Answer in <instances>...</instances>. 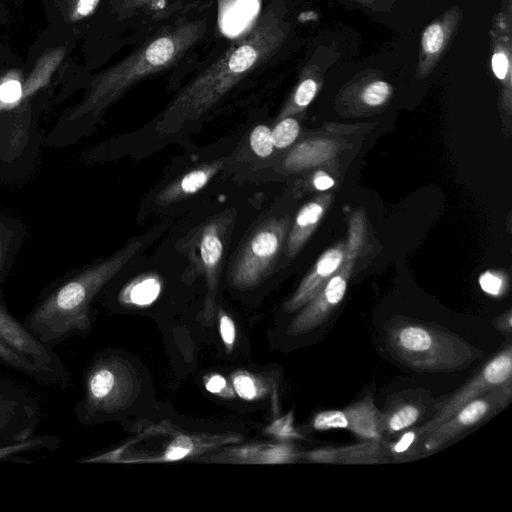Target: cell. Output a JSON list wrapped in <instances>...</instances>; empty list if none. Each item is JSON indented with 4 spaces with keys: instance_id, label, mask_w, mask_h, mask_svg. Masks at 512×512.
I'll list each match as a JSON object with an SVG mask.
<instances>
[{
    "instance_id": "32",
    "label": "cell",
    "mask_w": 512,
    "mask_h": 512,
    "mask_svg": "<svg viewBox=\"0 0 512 512\" xmlns=\"http://www.w3.org/2000/svg\"><path fill=\"white\" fill-rule=\"evenodd\" d=\"M391 95V86L385 81H374L362 92V100L369 106H379Z\"/></svg>"
},
{
    "instance_id": "40",
    "label": "cell",
    "mask_w": 512,
    "mask_h": 512,
    "mask_svg": "<svg viewBox=\"0 0 512 512\" xmlns=\"http://www.w3.org/2000/svg\"><path fill=\"white\" fill-rule=\"evenodd\" d=\"M10 238L11 234L9 233L8 229L0 224V273L4 265L3 263Z\"/></svg>"
},
{
    "instance_id": "10",
    "label": "cell",
    "mask_w": 512,
    "mask_h": 512,
    "mask_svg": "<svg viewBox=\"0 0 512 512\" xmlns=\"http://www.w3.org/2000/svg\"><path fill=\"white\" fill-rule=\"evenodd\" d=\"M41 419V408L33 395L0 375V448L32 437Z\"/></svg>"
},
{
    "instance_id": "42",
    "label": "cell",
    "mask_w": 512,
    "mask_h": 512,
    "mask_svg": "<svg viewBox=\"0 0 512 512\" xmlns=\"http://www.w3.org/2000/svg\"><path fill=\"white\" fill-rule=\"evenodd\" d=\"M11 24L10 11L3 0H0V26L7 27Z\"/></svg>"
},
{
    "instance_id": "19",
    "label": "cell",
    "mask_w": 512,
    "mask_h": 512,
    "mask_svg": "<svg viewBox=\"0 0 512 512\" xmlns=\"http://www.w3.org/2000/svg\"><path fill=\"white\" fill-rule=\"evenodd\" d=\"M343 412L347 419L346 429L364 440H380L385 431V415L377 409L370 394Z\"/></svg>"
},
{
    "instance_id": "29",
    "label": "cell",
    "mask_w": 512,
    "mask_h": 512,
    "mask_svg": "<svg viewBox=\"0 0 512 512\" xmlns=\"http://www.w3.org/2000/svg\"><path fill=\"white\" fill-rule=\"evenodd\" d=\"M250 145L258 157L270 156L274 150L271 129L266 125L256 126L250 134Z\"/></svg>"
},
{
    "instance_id": "22",
    "label": "cell",
    "mask_w": 512,
    "mask_h": 512,
    "mask_svg": "<svg viewBox=\"0 0 512 512\" xmlns=\"http://www.w3.org/2000/svg\"><path fill=\"white\" fill-rule=\"evenodd\" d=\"M324 207L319 202H310L298 212L288 238V255L293 256L313 232L323 215Z\"/></svg>"
},
{
    "instance_id": "28",
    "label": "cell",
    "mask_w": 512,
    "mask_h": 512,
    "mask_svg": "<svg viewBox=\"0 0 512 512\" xmlns=\"http://www.w3.org/2000/svg\"><path fill=\"white\" fill-rule=\"evenodd\" d=\"M318 85L312 78H306L297 86L292 98V104L287 106L279 118L287 117L292 111L308 106L316 95Z\"/></svg>"
},
{
    "instance_id": "3",
    "label": "cell",
    "mask_w": 512,
    "mask_h": 512,
    "mask_svg": "<svg viewBox=\"0 0 512 512\" xmlns=\"http://www.w3.org/2000/svg\"><path fill=\"white\" fill-rule=\"evenodd\" d=\"M143 246L142 239L131 240L110 257L44 293L24 320L26 329L53 350L68 338L85 337L92 328L93 300Z\"/></svg>"
},
{
    "instance_id": "27",
    "label": "cell",
    "mask_w": 512,
    "mask_h": 512,
    "mask_svg": "<svg viewBox=\"0 0 512 512\" xmlns=\"http://www.w3.org/2000/svg\"><path fill=\"white\" fill-rule=\"evenodd\" d=\"M299 131V123L294 118H282L271 129L274 148L283 149L291 145L296 140Z\"/></svg>"
},
{
    "instance_id": "12",
    "label": "cell",
    "mask_w": 512,
    "mask_h": 512,
    "mask_svg": "<svg viewBox=\"0 0 512 512\" xmlns=\"http://www.w3.org/2000/svg\"><path fill=\"white\" fill-rule=\"evenodd\" d=\"M512 397V382H508L468 402L450 418L425 435L423 449L435 451L466 429L487 419L504 408Z\"/></svg>"
},
{
    "instance_id": "37",
    "label": "cell",
    "mask_w": 512,
    "mask_h": 512,
    "mask_svg": "<svg viewBox=\"0 0 512 512\" xmlns=\"http://www.w3.org/2000/svg\"><path fill=\"white\" fill-rule=\"evenodd\" d=\"M492 70L494 75L503 80L507 76L509 70V60L503 52H495L491 60Z\"/></svg>"
},
{
    "instance_id": "39",
    "label": "cell",
    "mask_w": 512,
    "mask_h": 512,
    "mask_svg": "<svg viewBox=\"0 0 512 512\" xmlns=\"http://www.w3.org/2000/svg\"><path fill=\"white\" fill-rule=\"evenodd\" d=\"M417 437V431H408L399 439L398 442L391 446L394 453H402L410 448Z\"/></svg>"
},
{
    "instance_id": "26",
    "label": "cell",
    "mask_w": 512,
    "mask_h": 512,
    "mask_svg": "<svg viewBox=\"0 0 512 512\" xmlns=\"http://www.w3.org/2000/svg\"><path fill=\"white\" fill-rule=\"evenodd\" d=\"M420 416L419 408L415 405L405 404L389 415H385V431L394 433L414 424Z\"/></svg>"
},
{
    "instance_id": "23",
    "label": "cell",
    "mask_w": 512,
    "mask_h": 512,
    "mask_svg": "<svg viewBox=\"0 0 512 512\" xmlns=\"http://www.w3.org/2000/svg\"><path fill=\"white\" fill-rule=\"evenodd\" d=\"M387 461L380 440H366L355 445L336 448V463L375 464Z\"/></svg>"
},
{
    "instance_id": "1",
    "label": "cell",
    "mask_w": 512,
    "mask_h": 512,
    "mask_svg": "<svg viewBox=\"0 0 512 512\" xmlns=\"http://www.w3.org/2000/svg\"><path fill=\"white\" fill-rule=\"evenodd\" d=\"M284 32L276 7L267 6L247 33L175 94L156 118L155 132L173 134L206 115L276 52Z\"/></svg>"
},
{
    "instance_id": "5",
    "label": "cell",
    "mask_w": 512,
    "mask_h": 512,
    "mask_svg": "<svg viewBox=\"0 0 512 512\" xmlns=\"http://www.w3.org/2000/svg\"><path fill=\"white\" fill-rule=\"evenodd\" d=\"M390 354L420 372H448L467 368L482 356L473 345L432 324L398 322L387 329Z\"/></svg>"
},
{
    "instance_id": "34",
    "label": "cell",
    "mask_w": 512,
    "mask_h": 512,
    "mask_svg": "<svg viewBox=\"0 0 512 512\" xmlns=\"http://www.w3.org/2000/svg\"><path fill=\"white\" fill-rule=\"evenodd\" d=\"M219 333L227 352L233 350L236 340V326L232 318L222 309H218Z\"/></svg>"
},
{
    "instance_id": "8",
    "label": "cell",
    "mask_w": 512,
    "mask_h": 512,
    "mask_svg": "<svg viewBox=\"0 0 512 512\" xmlns=\"http://www.w3.org/2000/svg\"><path fill=\"white\" fill-rule=\"evenodd\" d=\"M511 376L512 348L508 345L487 362L470 381L445 400L439 402L435 406L434 416L417 430V434L427 435L468 402L484 395L493 388L511 382Z\"/></svg>"
},
{
    "instance_id": "2",
    "label": "cell",
    "mask_w": 512,
    "mask_h": 512,
    "mask_svg": "<svg viewBox=\"0 0 512 512\" xmlns=\"http://www.w3.org/2000/svg\"><path fill=\"white\" fill-rule=\"evenodd\" d=\"M204 19H180L162 27L118 63L94 75L66 122L97 120L133 85L180 61L205 35Z\"/></svg>"
},
{
    "instance_id": "9",
    "label": "cell",
    "mask_w": 512,
    "mask_h": 512,
    "mask_svg": "<svg viewBox=\"0 0 512 512\" xmlns=\"http://www.w3.org/2000/svg\"><path fill=\"white\" fill-rule=\"evenodd\" d=\"M359 225L360 221H357L351 228L345 263L291 321L287 329L288 335L297 336L313 330L329 317L343 299L352 272L353 260L360 244L361 226Z\"/></svg>"
},
{
    "instance_id": "18",
    "label": "cell",
    "mask_w": 512,
    "mask_h": 512,
    "mask_svg": "<svg viewBox=\"0 0 512 512\" xmlns=\"http://www.w3.org/2000/svg\"><path fill=\"white\" fill-rule=\"evenodd\" d=\"M165 7L166 0H103L85 37L97 33L109 21H123L138 13H157Z\"/></svg>"
},
{
    "instance_id": "30",
    "label": "cell",
    "mask_w": 512,
    "mask_h": 512,
    "mask_svg": "<svg viewBox=\"0 0 512 512\" xmlns=\"http://www.w3.org/2000/svg\"><path fill=\"white\" fill-rule=\"evenodd\" d=\"M445 42V32L439 23L430 24L422 34V49L428 55L438 54Z\"/></svg>"
},
{
    "instance_id": "20",
    "label": "cell",
    "mask_w": 512,
    "mask_h": 512,
    "mask_svg": "<svg viewBox=\"0 0 512 512\" xmlns=\"http://www.w3.org/2000/svg\"><path fill=\"white\" fill-rule=\"evenodd\" d=\"M0 364L23 373L40 384L57 386L62 390L67 388L56 375L37 365L28 356L10 345L2 336H0Z\"/></svg>"
},
{
    "instance_id": "41",
    "label": "cell",
    "mask_w": 512,
    "mask_h": 512,
    "mask_svg": "<svg viewBox=\"0 0 512 512\" xmlns=\"http://www.w3.org/2000/svg\"><path fill=\"white\" fill-rule=\"evenodd\" d=\"M313 183L318 190H327L334 185V180L324 173H318Z\"/></svg>"
},
{
    "instance_id": "33",
    "label": "cell",
    "mask_w": 512,
    "mask_h": 512,
    "mask_svg": "<svg viewBox=\"0 0 512 512\" xmlns=\"http://www.w3.org/2000/svg\"><path fill=\"white\" fill-rule=\"evenodd\" d=\"M316 430L347 428V419L343 410H328L318 413L313 420Z\"/></svg>"
},
{
    "instance_id": "6",
    "label": "cell",
    "mask_w": 512,
    "mask_h": 512,
    "mask_svg": "<svg viewBox=\"0 0 512 512\" xmlns=\"http://www.w3.org/2000/svg\"><path fill=\"white\" fill-rule=\"evenodd\" d=\"M84 396L74 407L77 420L91 425L127 409L139 394V379L128 362L102 354L89 364L83 378Z\"/></svg>"
},
{
    "instance_id": "36",
    "label": "cell",
    "mask_w": 512,
    "mask_h": 512,
    "mask_svg": "<svg viewBox=\"0 0 512 512\" xmlns=\"http://www.w3.org/2000/svg\"><path fill=\"white\" fill-rule=\"evenodd\" d=\"M479 283L486 293L497 296L503 291V280L491 272L483 273L479 278Z\"/></svg>"
},
{
    "instance_id": "43",
    "label": "cell",
    "mask_w": 512,
    "mask_h": 512,
    "mask_svg": "<svg viewBox=\"0 0 512 512\" xmlns=\"http://www.w3.org/2000/svg\"><path fill=\"white\" fill-rule=\"evenodd\" d=\"M1 107H2V103L0 102V109H1Z\"/></svg>"
},
{
    "instance_id": "38",
    "label": "cell",
    "mask_w": 512,
    "mask_h": 512,
    "mask_svg": "<svg viewBox=\"0 0 512 512\" xmlns=\"http://www.w3.org/2000/svg\"><path fill=\"white\" fill-rule=\"evenodd\" d=\"M305 457L313 462L336 463V448H321L309 451Z\"/></svg>"
},
{
    "instance_id": "24",
    "label": "cell",
    "mask_w": 512,
    "mask_h": 512,
    "mask_svg": "<svg viewBox=\"0 0 512 512\" xmlns=\"http://www.w3.org/2000/svg\"><path fill=\"white\" fill-rule=\"evenodd\" d=\"M61 440L55 435H33L27 440L0 448V460L18 461L24 452L30 451H55L60 446Z\"/></svg>"
},
{
    "instance_id": "11",
    "label": "cell",
    "mask_w": 512,
    "mask_h": 512,
    "mask_svg": "<svg viewBox=\"0 0 512 512\" xmlns=\"http://www.w3.org/2000/svg\"><path fill=\"white\" fill-rule=\"evenodd\" d=\"M103 0H40L47 27L41 33L73 48L86 36Z\"/></svg>"
},
{
    "instance_id": "7",
    "label": "cell",
    "mask_w": 512,
    "mask_h": 512,
    "mask_svg": "<svg viewBox=\"0 0 512 512\" xmlns=\"http://www.w3.org/2000/svg\"><path fill=\"white\" fill-rule=\"evenodd\" d=\"M286 222L272 219L262 223L249 236L230 270V283L239 290L257 287L269 275L280 252Z\"/></svg>"
},
{
    "instance_id": "14",
    "label": "cell",
    "mask_w": 512,
    "mask_h": 512,
    "mask_svg": "<svg viewBox=\"0 0 512 512\" xmlns=\"http://www.w3.org/2000/svg\"><path fill=\"white\" fill-rule=\"evenodd\" d=\"M0 336L37 365L56 375L68 387L70 373L59 355L39 342L1 302Z\"/></svg>"
},
{
    "instance_id": "21",
    "label": "cell",
    "mask_w": 512,
    "mask_h": 512,
    "mask_svg": "<svg viewBox=\"0 0 512 512\" xmlns=\"http://www.w3.org/2000/svg\"><path fill=\"white\" fill-rule=\"evenodd\" d=\"M162 283L158 275L154 273L138 276L119 293V301L126 305L148 306L153 303L161 292Z\"/></svg>"
},
{
    "instance_id": "13",
    "label": "cell",
    "mask_w": 512,
    "mask_h": 512,
    "mask_svg": "<svg viewBox=\"0 0 512 512\" xmlns=\"http://www.w3.org/2000/svg\"><path fill=\"white\" fill-rule=\"evenodd\" d=\"M234 222V212L214 216L197 234L200 263L206 280L207 295L203 309L205 323L213 319L216 294L221 272L226 236Z\"/></svg>"
},
{
    "instance_id": "35",
    "label": "cell",
    "mask_w": 512,
    "mask_h": 512,
    "mask_svg": "<svg viewBox=\"0 0 512 512\" xmlns=\"http://www.w3.org/2000/svg\"><path fill=\"white\" fill-rule=\"evenodd\" d=\"M205 388L208 392L223 397L232 398L235 396L232 385L220 374H211L205 378Z\"/></svg>"
},
{
    "instance_id": "15",
    "label": "cell",
    "mask_w": 512,
    "mask_h": 512,
    "mask_svg": "<svg viewBox=\"0 0 512 512\" xmlns=\"http://www.w3.org/2000/svg\"><path fill=\"white\" fill-rule=\"evenodd\" d=\"M230 446L211 456H201L200 460L236 464H285L295 462L299 457L295 448L286 442Z\"/></svg>"
},
{
    "instance_id": "17",
    "label": "cell",
    "mask_w": 512,
    "mask_h": 512,
    "mask_svg": "<svg viewBox=\"0 0 512 512\" xmlns=\"http://www.w3.org/2000/svg\"><path fill=\"white\" fill-rule=\"evenodd\" d=\"M223 166L224 159H217L189 170L160 191L157 203L168 205L195 195L211 181Z\"/></svg>"
},
{
    "instance_id": "16",
    "label": "cell",
    "mask_w": 512,
    "mask_h": 512,
    "mask_svg": "<svg viewBox=\"0 0 512 512\" xmlns=\"http://www.w3.org/2000/svg\"><path fill=\"white\" fill-rule=\"evenodd\" d=\"M344 257L343 246H335L323 253L295 293L284 303V310L290 313L304 307L338 271Z\"/></svg>"
},
{
    "instance_id": "4",
    "label": "cell",
    "mask_w": 512,
    "mask_h": 512,
    "mask_svg": "<svg viewBox=\"0 0 512 512\" xmlns=\"http://www.w3.org/2000/svg\"><path fill=\"white\" fill-rule=\"evenodd\" d=\"M235 433H192L169 421L151 424L123 444L80 463H161L190 460L241 442Z\"/></svg>"
},
{
    "instance_id": "25",
    "label": "cell",
    "mask_w": 512,
    "mask_h": 512,
    "mask_svg": "<svg viewBox=\"0 0 512 512\" xmlns=\"http://www.w3.org/2000/svg\"><path fill=\"white\" fill-rule=\"evenodd\" d=\"M231 379L235 394L246 401L262 399L268 393L267 383L258 375L237 371Z\"/></svg>"
},
{
    "instance_id": "31",
    "label": "cell",
    "mask_w": 512,
    "mask_h": 512,
    "mask_svg": "<svg viewBox=\"0 0 512 512\" xmlns=\"http://www.w3.org/2000/svg\"><path fill=\"white\" fill-rule=\"evenodd\" d=\"M268 435H271L278 440L287 441L294 438L301 437L293 427V413L274 420L265 430Z\"/></svg>"
}]
</instances>
